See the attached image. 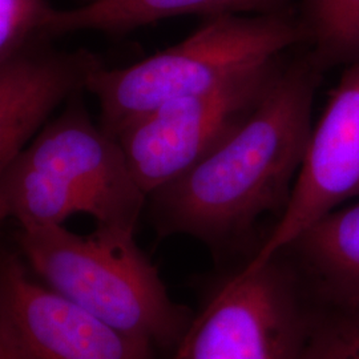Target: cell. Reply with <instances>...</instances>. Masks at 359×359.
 I'll list each match as a JSON object with an SVG mask.
<instances>
[{
	"label": "cell",
	"instance_id": "obj_1",
	"mask_svg": "<svg viewBox=\"0 0 359 359\" xmlns=\"http://www.w3.org/2000/svg\"><path fill=\"white\" fill-rule=\"evenodd\" d=\"M323 72L290 57L253 115L200 164L148 196L160 237L189 236L213 252L246 241L257 221L289 204L313 130Z\"/></svg>",
	"mask_w": 359,
	"mask_h": 359
},
{
	"label": "cell",
	"instance_id": "obj_2",
	"mask_svg": "<svg viewBox=\"0 0 359 359\" xmlns=\"http://www.w3.org/2000/svg\"><path fill=\"white\" fill-rule=\"evenodd\" d=\"M147 200L117 137L92 121L81 93L0 170V217L19 228L84 213L97 225L136 231Z\"/></svg>",
	"mask_w": 359,
	"mask_h": 359
},
{
	"label": "cell",
	"instance_id": "obj_3",
	"mask_svg": "<svg viewBox=\"0 0 359 359\" xmlns=\"http://www.w3.org/2000/svg\"><path fill=\"white\" fill-rule=\"evenodd\" d=\"M135 231L97 225L80 236L63 225L19 228L15 243L40 283L121 333L169 351L193 313L168 294Z\"/></svg>",
	"mask_w": 359,
	"mask_h": 359
},
{
	"label": "cell",
	"instance_id": "obj_4",
	"mask_svg": "<svg viewBox=\"0 0 359 359\" xmlns=\"http://www.w3.org/2000/svg\"><path fill=\"white\" fill-rule=\"evenodd\" d=\"M308 44L293 8L281 13L208 18L179 44L124 68L99 69L88 84L100 107V126L115 136L163 104L205 92L231 77Z\"/></svg>",
	"mask_w": 359,
	"mask_h": 359
},
{
	"label": "cell",
	"instance_id": "obj_5",
	"mask_svg": "<svg viewBox=\"0 0 359 359\" xmlns=\"http://www.w3.org/2000/svg\"><path fill=\"white\" fill-rule=\"evenodd\" d=\"M318 304L286 250L208 290L169 359H304Z\"/></svg>",
	"mask_w": 359,
	"mask_h": 359
},
{
	"label": "cell",
	"instance_id": "obj_6",
	"mask_svg": "<svg viewBox=\"0 0 359 359\" xmlns=\"http://www.w3.org/2000/svg\"><path fill=\"white\" fill-rule=\"evenodd\" d=\"M283 55L212 90L157 107L121 129L130 172L147 196L213 154L253 115L283 74Z\"/></svg>",
	"mask_w": 359,
	"mask_h": 359
},
{
	"label": "cell",
	"instance_id": "obj_7",
	"mask_svg": "<svg viewBox=\"0 0 359 359\" xmlns=\"http://www.w3.org/2000/svg\"><path fill=\"white\" fill-rule=\"evenodd\" d=\"M149 344L121 333L40 283L15 249L0 262V359H157Z\"/></svg>",
	"mask_w": 359,
	"mask_h": 359
},
{
	"label": "cell",
	"instance_id": "obj_8",
	"mask_svg": "<svg viewBox=\"0 0 359 359\" xmlns=\"http://www.w3.org/2000/svg\"><path fill=\"white\" fill-rule=\"evenodd\" d=\"M359 197V62L347 65L313 127L289 204L249 265L281 252L320 218Z\"/></svg>",
	"mask_w": 359,
	"mask_h": 359
},
{
	"label": "cell",
	"instance_id": "obj_9",
	"mask_svg": "<svg viewBox=\"0 0 359 359\" xmlns=\"http://www.w3.org/2000/svg\"><path fill=\"white\" fill-rule=\"evenodd\" d=\"M48 39L0 60V170L35 139L60 104L88 90L104 67L96 53L57 51Z\"/></svg>",
	"mask_w": 359,
	"mask_h": 359
},
{
	"label": "cell",
	"instance_id": "obj_10",
	"mask_svg": "<svg viewBox=\"0 0 359 359\" xmlns=\"http://www.w3.org/2000/svg\"><path fill=\"white\" fill-rule=\"evenodd\" d=\"M283 250L320 306L359 311V203L320 218Z\"/></svg>",
	"mask_w": 359,
	"mask_h": 359
},
{
	"label": "cell",
	"instance_id": "obj_11",
	"mask_svg": "<svg viewBox=\"0 0 359 359\" xmlns=\"http://www.w3.org/2000/svg\"><path fill=\"white\" fill-rule=\"evenodd\" d=\"M293 0H93L69 11L53 10L44 29L47 38L76 31L123 35L154 22L182 16L226 13H274L290 10Z\"/></svg>",
	"mask_w": 359,
	"mask_h": 359
},
{
	"label": "cell",
	"instance_id": "obj_12",
	"mask_svg": "<svg viewBox=\"0 0 359 359\" xmlns=\"http://www.w3.org/2000/svg\"><path fill=\"white\" fill-rule=\"evenodd\" d=\"M309 53L325 74L359 62V0H302Z\"/></svg>",
	"mask_w": 359,
	"mask_h": 359
},
{
	"label": "cell",
	"instance_id": "obj_13",
	"mask_svg": "<svg viewBox=\"0 0 359 359\" xmlns=\"http://www.w3.org/2000/svg\"><path fill=\"white\" fill-rule=\"evenodd\" d=\"M304 359H359V311L318 305Z\"/></svg>",
	"mask_w": 359,
	"mask_h": 359
},
{
	"label": "cell",
	"instance_id": "obj_14",
	"mask_svg": "<svg viewBox=\"0 0 359 359\" xmlns=\"http://www.w3.org/2000/svg\"><path fill=\"white\" fill-rule=\"evenodd\" d=\"M52 11L47 0H0V60L47 38L44 29Z\"/></svg>",
	"mask_w": 359,
	"mask_h": 359
}]
</instances>
